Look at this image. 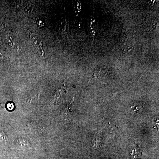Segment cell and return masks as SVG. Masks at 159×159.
<instances>
[]
</instances>
